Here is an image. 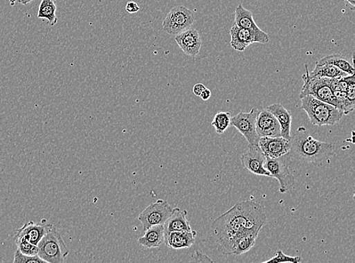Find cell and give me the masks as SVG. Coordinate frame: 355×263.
Wrapping results in <instances>:
<instances>
[{
	"label": "cell",
	"mask_w": 355,
	"mask_h": 263,
	"mask_svg": "<svg viewBox=\"0 0 355 263\" xmlns=\"http://www.w3.org/2000/svg\"><path fill=\"white\" fill-rule=\"evenodd\" d=\"M266 222L267 216L261 203L239 202L212 223L214 242L223 254L231 255L233 244L238 238L248 234L260 235Z\"/></svg>",
	"instance_id": "1"
},
{
	"label": "cell",
	"mask_w": 355,
	"mask_h": 263,
	"mask_svg": "<svg viewBox=\"0 0 355 263\" xmlns=\"http://www.w3.org/2000/svg\"><path fill=\"white\" fill-rule=\"evenodd\" d=\"M334 154L333 143L314 139L303 126L298 127L290 140L288 155L302 163L321 166Z\"/></svg>",
	"instance_id": "2"
},
{
	"label": "cell",
	"mask_w": 355,
	"mask_h": 263,
	"mask_svg": "<svg viewBox=\"0 0 355 263\" xmlns=\"http://www.w3.org/2000/svg\"><path fill=\"white\" fill-rule=\"evenodd\" d=\"M300 99L301 109L309 116L313 125H334L340 122L344 115L340 109L319 100L311 95L304 96Z\"/></svg>",
	"instance_id": "3"
},
{
	"label": "cell",
	"mask_w": 355,
	"mask_h": 263,
	"mask_svg": "<svg viewBox=\"0 0 355 263\" xmlns=\"http://www.w3.org/2000/svg\"><path fill=\"white\" fill-rule=\"evenodd\" d=\"M304 67L305 74L302 76L304 85L300 92V98L311 95L340 109L333 89L332 78L311 76L308 65H304Z\"/></svg>",
	"instance_id": "4"
},
{
	"label": "cell",
	"mask_w": 355,
	"mask_h": 263,
	"mask_svg": "<svg viewBox=\"0 0 355 263\" xmlns=\"http://www.w3.org/2000/svg\"><path fill=\"white\" fill-rule=\"evenodd\" d=\"M37 246L38 256L46 263H62L69 254L61 234L53 225Z\"/></svg>",
	"instance_id": "5"
},
{
	"label": "cell",
	"mask_w": 355,
	"mask_h": 263,
	"mask_svg": "<svg viewBox=\"0 0 355 263\" xmlns=\"http://www.w3.org/2000/svg\"><path fill=\"white\" fill-rule=\"evenodd\" d=\"M195 16L188 8L179 6L172 8L163 23V30L170 35H177L192 27Z\"/></svg>",
	"instance_id": "6"
},
{
	"label": "cell",
	"mask_w": 355,
	"mask_h": 263,
	"mask_svg": "<svg viewBox=\"0 0 355 263\" xmlns=\"http://www.w3.org/2000/svg\"><path fill=\"white\" fill-rule=\"evenodd\" d=\"M230 46L233 50L244 52L246 48L255 43L268 44L270 37L262 29L252 30L242 28L234 24L230 29Z\"/></svg>",
	"instance_id": "7"
},
{
	"label": "cell",
	"mask_w": 355,
	"mask_h": 263,
	"mask_svg": "<svg viewBox=\"0 0 355 263\" xmlns=\"http://www.w3.org/2000/svg\"><path fill=\"white\" fill-rule=\"evenodd\" d=\"M173 208L167 201L158 200L147 207L140 214L138 220L143 225L144 232L158 225H164L170 217Z\"/></svg>",
	"instance_id": "8"
},
{
	"label": "cell",
	"mask_w": 355,
	"mask_h": 263,
	"mask_svg": "<svg viewBox=\"0 0 355 263\" xmlns=\"http://www.w3.org/2000/svg\"><path fill=\"white\" fill-rule=\"evenodd\" d=\"M284 156L271 158L266 157L264 168L280 183V192L285 194L291 190L295 183L294 175L290 172Z\"/></svg>",
	"instance_id": "9"
},
{
	"label": "cell",
	"mask_w": 355,
	"mask_h": 263,
	"mask_svg": "<svg viewBox=\"0 0 355 263\" xmlns=\"http://www.w3.org/2000/svg\"><path fill=\"white\" fill-rule=\"evenodd\" d=\"M258 113L260 110L253 108L249 113L240 111L230 119V126L236 127L244 135L248 145H258L260 142V138L256 132V118Z\"/></svg>",
	"instance_id": "10"
},
{
	"label": "cell",
	"mask_w": 355,
	"mask_h": 263,
	"mask_svg": "<svg viewBox=\"0 0 355 263\" xmlns=\"http://www.w3.org/2000/svg\"><path fill=\"white\" fill-rule=\"evenodd\" d=\"M247 152L240 157L244 168L257 175L271 177L270 172L264 168L266 156L258 145H248Z\"/></svg>",
	"instance_id": "11"
},
{
	"label": "cell",
	"mask_w": 355,
	"mask_h": 263,
	"mask_svg": "<svg viewBox=\"0 0 355 263\" xmlns=\"http://www.w3.org/2000/svg\"><path fill=\"white\" fill-rule=\"evenodd\" d=\"M256 132L260 136L277 138L281 137L280 125L269 110L264 109L260 110L256 118Z\"/></svg>",
	"instance_id": "12"
},
{
	"label": "cell",
	"mask_w": 355,
	"mask_h": 263,
	"mask_svg": "<svg viewBox=\"0 0 355 263\" xmlns=\"http://www.w3.org/2000/svg\"><path fill=\"white\" fill-rule=\"evenodd\" d=\"M258 146L266 157L275 158L289 154L290 140L282 137H262L258 142Z\"/></svg>",
	"instance_id": "13"
},
{
	"label": "cell",
	"mask_w": 355,
	"mask_h": 263,
	"mask_svg": "<svg viewBox=\"0 0 355 263\" xmlns=\"http://www.w3.org/2000/svg\"><path fill=\"white\" fill-rule=\"evenodd\" d=\"M175 42L185 55L196 57L201 47V39L199 32L192 28L185 30L175 36Z\"/></svg>",
	"instance_id": "14"
},
{
	"label": "cell",
	"mask_w": 355,
	"mask_h": 263,
	"mask_svg": "<svg viewBox=\"0 0 355 263\" xmlns=\"http://www.w3.org/2000/svg\"><path fill=\"white\" fill-rule=\"evenodd\" d=\"M53 224H39L30 221L21 228L16 230L15 236L23 237L32 244L37 246L44 236L49 232Z\"/></svg>",
	"instance_id": "15"
},
{
	"label": "cell",
	"mask_w": 355,
	"mask_h": 263,
	"mask_svg": "<svg viewBox=\"0 0 355 263\" xmlns=\"http://www.w3.org/2000/svg\"><path fill=\"white\" fill-rule=\"evenodd\" d=\"M197 236V233L194 230L171 232L165 235V242L169 248L187 249L195 244Z\"/></svg>",
	"instance_id": "16"
},
{
	"label": "cell",
	"mask_w": 355,
	"mask_h": 263,
	"mask_svg": "<svg viewBox=\"0 0 355 263\" xmlns=\"http://www.w3.org/2000/svg\"><path fill=\"white\" fill-rule=\"evenodd\" d=\"M266 109L269 110L277 118L280 125L281 137L289 140H291L293 116L290 111L287 110L281 103H275V105H272Z\"/></svg>",
	"instance_id": "17"
},
{
	"label": "cell",
	"mask_w": 355,
	"mask_h": 263,
	"mask_svg": "<svg viewBox=\"0 0 355 263\" xmlns=\"http://www.w3.org/2000/svg\"><path fill=\"white\" fill-rule=\"evenodd\" d=\"M188 212L180 208H174L170 217L164 224L165 235L171 232L191 230L190 221L187 219Z\"/></svg>",
	"instance_id": "18"
},
{
	"label": "cell",
	"mask_w": 355,
	"mask_h": 263,
	"mask_svg": "<svg viewBox=\"0 0 355 263\" xmlns=\"http://www.w3.org/2000/svg\"><path fill=\"white\" fill-rule=\"evenodd\" d=\"M164 242V225L154 226L147 229L144 235L138 239L140 245L149 249L159 248Z\"/></svg>",
	"instance_id": "19"
},
{
	"label": "cell",
	"mask_w": 355,
	"mask_h": 263,
	"mask_svg": "<svg viewBox=\"0 0 355 263\" xmlns=\"http://www.w3.org/2000/svg\"><path fill=\"white\" fill-rule=\"evenodd\" d=\"M55 0H42L39 6L37 18L46 20L49 26H54L58 22L57 16H56Z\"/></svg>",
	"instance_id": "20"
},
{
	"label": "cell",
	"mask_w": 355,
	"mask_h": 263,
	"mask_svg": "<svg viewBox=\"0 0 355 263\" xmlns=\"http://www.w3.org/2000/svg\"><path fill=\"white\" fill-rule=\"evenodd\" d=\"M235 24L237 26L252 30H260L256 25L252 12L246 10L242 4H239L235 11Z\"/></svg>",
	"instance_id": "21"
},
{
	"label": "cell",
	"mask_w": 355,
	"mask_h": 263,
	"mask_svg": "<svg viewBox=\"0 0 355 263\" xmlns=\"http://www.w3.org/2000/svg\"><path fill=\"white\" fill-rule=\"evenodd\" d=\"M316 63L319 64V65H322V64H329V65H332L340 69L343 71V73L348 75H354V66L341 55L333 54L327 55V57L322 58Z\"/></svg>",
	"instance_id": "22"
},
{
	"label": "cell",
	"mask_w": 355,
	"mask_h": 263,
	"mask_svg": "<svg viewBox=\"0 0 355 263\" xmlns=\"http://www.w3.org/2000/svg\"><path fill=\"white\" fill-rule=\"evenodd\" d=\"M257 236V234H248L238 238L233 244L232 254L240 256L248 252L255 246Z\"/></svg>",
	"instance_id": "23"
},
{
	"label": "cell",
	"mask_w": 355,
	"mask_h": 263,
	"mask_svg": "<svg viewBox=\"0 0 355 263\" xmlns=\"http://www.w3.org/2000/svg\"><path fill=\"white\" fill-rule=\"evenodd\" d=\"M311 76H317V77H324L329 78H336L345 77L347 75L343 73L340 69L337 67L329 65V64H322V65H319V64L316 63V66L310 73Z\"/></svg>",
	"instance_id": "24"
},
{
	"label": "cell",
	"mask_w": 355,
	"mask_h": 263,
	"mask_svg": "<svg viewBox=\"0 0 355 263\" xmlns=\"http://www.w3.org/2000/svg\"><path fill=\"white\" fill-rule=\"evenodd\" d=\"M348 87L345 92L346 103L344 109V115H348L354 109L355 107V79L354 75H348Z\"/></svg>",
	"instance_id": "25"
},
{
	"label": "cell",
	"mask_w": 355,
	"mask_h": 263,
	"mask_svg": "<svg viewBox=\"0 0 355 263\" xmlns=\"http://www.w3.org/2000/svg\"><path fill=\"white\" fill-rule=\"evenodd\" d=\"M231 115L228 111H220L215 116L212 125L216 132L219 134H224L230 126Z\"/></svg>",
	"instance_id": "26"
},
{
	"label": "cell",
	"mask_w": 355,
	"mask_h": 263,
	"mask_svg": "<svg viewBox=\"0 0 355 263\" xmlns=\"http://www.w3.org/2000/svg\"><path fill=\"white\" fill-rule=\"evenodd\" d=\"M15 242L18 249L23 254L28 255V256L38 255V246L28 242L25 237L15 236Z\"/></svg>",
	"instance_id": "27"
},
{
	"label": "cell",
	"mask_w": 355,
	"mask_h": 263,
	"mask_svg": "<svg viewBox=\"0 0 355 263\" xmlns=\"http://www.w3.org/2000/svg\"><path fill=\"white\" fill-rule=\"evenodd\" d=\"M302 262L300 257H291L288 256L284 252L279 250L277 251L275 256L271 259L264 261V263H279V262H291V263H300Z\"/></svg>",
	"instance_id": "28"
},
{
	"label": "cell",
	"mask_w": 355,
	"mask_h": 263,
	"mask_svg": "<svg viewBox=\"0 0 355 263\" xmlns=\"http://www.w3.org/2000/svg\"><path fill=\"white\" fill-rule=\"evenodd\" d=\"M14 263H46L38 255L28 256L23 254L19 249L16 251L14 256Z\"/></svg>",
	"instance_id": "29"
},
{
	"label": "cell",
	"mask_w": 355,
	"mask_h": 263,
	"mask_svg": "<svg viewBox=\"0 0 355 263\" xmlns=\"http://www.w3.org/2000/svg\"><path fill=\"white\" fill-rule=\"evenodd\" d=\"M192 262H213V260L210 259L206 255L201 253L199 251L195 252L194 256L191 260Z\"/></svg>",
	"instance_id": "30"
},
{
	"label": "cell",
	"mask_w": 355,
	"mask_h": 263,
	"mask_svg": "<svg viewBox=\"0 0 355 263\" xmlns=\"http://www.w3.org/2000/svg\"><path fill=\"white\" fill-rule=\"evenodd\" d=\"M125 10L128 13L134 14L138 12L140 8L136 3L131 1L127 3Z\"/></svg>",
	"instance_id": "31"
},
{
	"label": "cell",
	"mask_w": 355,
	"mask_h": 263,
	"mask_svg": "<svg viewBox=\"0 0 355 263\" xmlns=\"http://www.w3.org/2000/svg\"><path fill=\"white\" fill-rule=\"evenodd\" d=\"M206 89V86L203 84H197L194 87H193V93H194L197 97H200V95L203 91Z\"/></svg>",
	"instance_id": "32"
},
{
	"label": "cell",
	"mask_w": 355,
	"mask_h": 263,
	"mask_svg": "<svg viewBox=\"0 0 355 263\" xmlns=\"http://www.w3.org/2000/svg\"><path fill=\"white\" fill-rule=\"evenodd\" d=\"M212 97V92L209 89H206L203 91V93H201L200 97L201 100H203L205 101L210 99V98Z\"/></svg>",
	"instance_id": "33"
},
{
	"label": "cell",
	"mask_w": 355,
	"mask_h": 263,
	"mask_svg": "<svg viewBox=\"0 0 355 263\" xmlns=\"http://www.w3.org/2000/svg\"><path fill=\"white\" fill-rule=\"evenodd\" d=\"M346 6H348L352 10L355 8V0H344Z\"/></svg>",
	"instance_id": "34"
},
{
	"label": "cell",
	"mask_w": 355,
	"mask_h": 263,
	"mask_svg": "<svg viewBox=\"0 0 355 263\" xmlns=\"http://www.w3.org/2000/svg\"><path fill=\"white\" fill-rule=\"evenodd\" d=\"M32 1H33V0H19V3H21L24 6H27Z\"/></svg>",
	"instance_id": "35"
},
{
	"label": "cell",
	"mask_w": 355,
	"mask_h": 263,
	"mask_svg": "<svg viewBox=\"0 0 355 263\" xmlns=\"http://www.w3.org/2000/svg\"><path fill=\"white\" fill-rule=\"evenodd\" d=\"M19 0H10V3L11 6H15L16 3H19Z\"/></svg>",
	"instance_id": "36"
}]
</instances>
